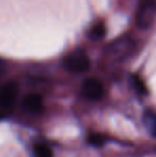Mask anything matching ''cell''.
<instances>
[{"instance_id": "cell-1", "label": "cell", "mask_w": 156, "mask_h": 157, "mask_svg": "<svg viewBox=\"0 0 156 157\" xmlns=\"http://www.w3.org/2000/svg\"><path fill=\"white\" fill-rule=\"evenodd\" d=\"M63 65L73 73H83L90 67V59L83 49H76L63 59Z\"/></svg>"}, {"instance_id": "cell-3", "label": "cell", "mask_w": 156, "mask_h": 157, "mask_svg": "<svg viewBox=\"0 0 156 157\" xmlns=\"http://www.w3.org/2000/svg\"><path fill=\"white\" fill-rule=\"evenodd\" d=\"M85 97L91 101H98L104 95V87L103 83L96 78H88L83 81L81 88Z\"/></svg>"}, {"instance_id": "cell-2", "label": "cell", "mask_w": 156, "mask_h": 157, "mask_svg": "<svg viewBox=\"0 0 156 157\" xmlns=\"http://www.w3.org/2000/svg\"><path fill=\"white\" fill-rule=\"evenodd\" d=\"M156 18V0H141L138 6L137 25L141 29H148L153 25Z\"/></svg>"}, {"instance_id": "cell-5", "label": "cell", "mask_w": 156, "mask_h": 157, "mask_svg": "<svg viewBox=\"0 0 156 157\" xmlns=\"http://www.w3.org/2000/svg\"><path fill=\"white\" fill-rule=\"evenodd\" d=\"M24 108L27 109L28 111L32 113H40L43 111L44 104H43V97L39 94L32 93L25 97L24 99Z\"/></svg>"}, {"instance_id": "cell-4", "label": "cell", "mask_w": 156, "mask_h": 157, "mask_svg": "<svg viewBox=\"0 0 156 157\" xmlns=\"http://www.w3.org/2000/svg\"><path fill=\"white\" fill-rule=\"evenodd\" d=\"M18 88L14 82H9L0 90V107L10 108L16 101Z\"/></svg>"}, {"instance_id": "cell-12", "label": "cell", "mask_w": 156, "mask_h": 157, "mask_svg": "<svg viewBox=\"0 0 156 157\" xmlns=\"http://www.w3.org/2000/svg\"><path fill=\"white\" fill-rule=\"evenodd\" d=\"M2 118H3V114H2L1 112H0V119H2Z\"/></svg>"}, {"instance_id": "cell-9", "label": "cell", "mask_w": 156, "mask_h": 157, "mask_svg": "<svg viewBox=\"0 0 156 157\" xmlns=\"http://www.w3.org/2000/svg\"><path fill=\"white\" fill-rule=\"evenodd\" d=\"M88 141H89V143H91L92 145H94V147H102V145H104L105 142H106V139H105V137L102 136V135L94 134V135L89 136Z\"/></svg>"}, {"instance_id": "cell-6", "label": "cell", "mask_w": 156, "mask_h": 157, "mask_svg": "<svg viewBox=\"0 0 156 157\" xmlns=\"http://www.w3.org/2000/svg\"><path fill=\"white\" fill-rule=\"evenodd\" d=\"M105 34H106V27L103 21L95 23L88 31V37L93 42L102 40L105 36Z\"/></svg>"}, {"instance_id": "cell-8", "label": "cell", "mask_w": 156, "mask_h": 157, "mask_svg": "<svg viewBox=\"0 0 156 157\" xmlns=\"http://www.w3.org/2000/svg\"><path fill=\"white\" fill-rule=\"evenodd\" d=\"M131 82H133L134 88L136 89V91L139 94H146L148 93V88L144 85V82L142 81V79L137 75H133L131 76Z\"/></svg>"}, {"instance_id": "cell-11", "label": "cell", "mask_w": 156, "mask_h": 157, "mask_svg": "<svg viewBox=\"0 0 156 157\" xmlns=\"http://www.w3.org/2000/svg\"><path fill=\"white\" fill-rule=\"evenodd\" d=\"M153 134L156 135V120L154 121V125H153Z\"/></svg>"}, {"instance_id": "cell-7", "label": "cell", "mask_w": 156, "mask_h": 157, "mask_svg": "<svg viewBox=\"0 0 156 157\" xmlns=\"http://www.w3.org/2000/svg\"><path fill=\"white\" fill-rule=\"evenodd\" d=\"M34 155L36 157H52L54 153L48 145L44 143H39L34 147Z\"/></svg>"}, {"instance_id": "cell-10", "label": "cell", "mask_w": 156, "mask_h": 157, "mask_svg": "<svg viewBox=\"0 0 156 157\" xmlns=\"http://www.w3.org/2000/svg\"><path fill=\"white\" fill-rule=\"evenodd\" d=\"M6 62H4L2 59H0V76L6 72Z\"/></svg>"}]
</instances>
